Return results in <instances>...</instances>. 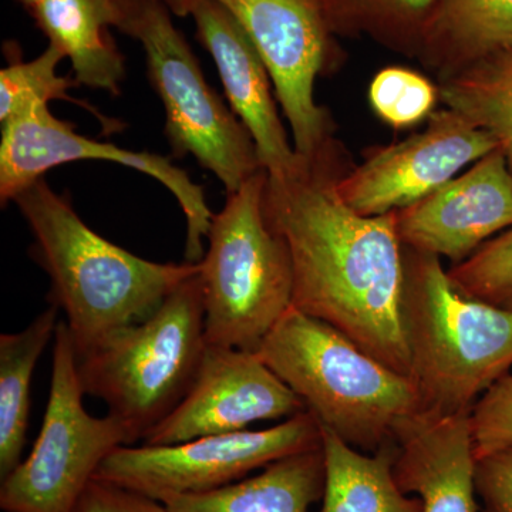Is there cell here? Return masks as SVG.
Instances as JSON below:
<instances>
[{
	"label": "cell",
	"instance_id": "cell-7",
	"mask_svg": "<svg viewBox=\"0 0 512 512\" xmlns=\"http://www.w3.org/2000/svg\"><path fill=\"white\" fill-rule=\"evenodd\" d=\"M114 28L143 46L148 79L163 103L165 136L175 157H194L221 181L227 195L264 170L251 134L208 86L164 0H116Z\"/></svg>",
	"mask_w": 512,
	"mask_h": 512
},
{
	"label": "cell",
	"instance_id": "cell-8",
	"mask_svg": "<svg viewBox=\"0 0 512 512\" xmlns=\"http://www.w3.org/2000/svg\"><path fill=\"white\" fill-rule=\"evenodd\" d=\"M84 396L72 336L60 320L42 429L29 457L2 478L3 512H73L104 460L117 448L131 446L123 424L110 414L92 416Z\"/></svg>",
	"mask_w": 512,
	"mask_h": 512
},
{
	"label": "cell",
	"instance_id": "cell-9",
	"mask_svg": "<svg viewBox=\"0 0 512 512\" xmlns=\"http://www.w3.org/2000/svg\"><path fill=\"white\" fill-rule=\"evenodd\" d=\"M322 447V429L309 410L264 430L211 434L170 446H121L96 477L163 501L242 480L281 458Z\"/></svg>",
	"mask_w": 512,
	"mask_h": 512
},
{
	"label": "cell",
	"instance_id": "cell-10",
	"mask_svg": "<svg viewBox=\"0 0 512 512\" xmlns=\"http://www.w3.org/2000/svg\"><path fill=\"white\" fill-rule=\"evenodd\" d=\"M238 20L272 77L291 124L293 148L311 158L332 143L333 123L315 99L320 74L338 66L339 47L320 0H217Z\"/></svg>",
	"mask_w": 512,
	"mask_h": 512
},
{
	"label": "cell",
	"instance_id": "cell-14",
	"mask_svg": "<svg viewBox=\"0 0 512 512\" xmlns=\"http://www.w3.org/2000/svg\"><path fill=\"white\" fill-rule=\"evenodd\" d=\"M404 248L466 261L498 232L512 228V173L500 148L423 200L396 211Z\"/></svg>",
	"mask_w": 512,
	"mask_h": 512
},
{
	"label": "cell",
	"instance_id": "cell-22",
	"mask_svg": "<svg viewBox=\"0 0 512 512\" xmlns=\"http://www.w3.org/2000/svg\"><path fill=\"white\" fill-rule=\"evenodd\" d=\"M333 35L369 37L417 59L439 0H320Z\"/></svg>",
	"mask_w": 512,
	"mask_h": 512
},
{
	"label": "cell",
	"instance_id": "cell-4",
	"mask_svg": "<svg viewBox=\"0 0 512 512\" xmlns=\"http://www.w3.org/2000/svg\"><path fill=\"white\" fill-rule=\"evenodd\" d=\"M256 353L323 427L363 453L392 443L397 421L421 410L409 376L293 306Z\"/></svg>",
	"mask_w": 512,
	"mask_h": 512
},
{
	"label": "cell",
	"instance_id": "cell-2",
	"mask_svg": "<svg viewBox=\"0 0 512 512\" xmlns=\"http://www.w3.org/2000/svg\"><path fill=\"white\" fill-rule=\"evenodd\" d=\"M33 235L30 255L50 279V305L64 313L77 357L143 322L200 264L153 262L94 232L45 178L13 200Z\"/></svg>",
	"mask_w": 512,
	"mask_h": 512
},
{
	"label": "cell",
	"instance_id": "cell-1",
	"mask_svg": "<svg viewBox=\"0 0 512 512\" xmlns=\"http://www.w3.org/2000/svg\"><path fill=\"white\" fill-rule=\"evenodd\" d=\"M302 158L291 177H268L264 197L266 221L291 255L292 306L410 377L396 212L367 217L342 200L336 183L348 164L338 141Z\"/></svg>",
	"mask_w": 512,
	"mask_h": 512
},
{
	"label": "cell",
	"instance_id": "cell-6",
	"mask_svg": "<svg viewBox=\"0 0 512 512\" xmlns=\"http://www.w3.org/2000/svg\"><path fill=\"white\" fill-rule=\"evenodd\" d=\"M266 180L252 175L212 218L200 262L208 345L256 352L292 306L291 255L266 221Z\"/></svg>",
	"mask_w": 512,
	"mask_h": 512
},
{
	"label": "cell",
	"instance_id": "cell-13",
	"mask_svg": "<svg viewBox=\"0 0 512 512\" xmlns=\"http://www.w3.org/2000/svg\"><path fill=\"white\" fill-rule=\"evenodd\" d=\"M303 410L305 403L258 353L207 345L190 392L141 443L170 446L234 433L256 421L286 420Z\"/></svg>",
	"mask_w": 512,
	"mask_h": 512
},
{
	"label": "cell",
	"instance_id": "cell-18",
	"mask_svg": "<svg viewBox=\"0 0 512 512\" xmlns=\"http://www.w3.org/2000/svg\"><path fill=\"white\" fill-rule=\"evenodd\" d=\"M30 15L70 60L79 84L119 96L126 63L110 32L116 0H43Z\"/></svg>",
	"mask_w": 512,
	"mask_h": 512
},
{
	"label": "cell",
	"instance_id": "cell-16",
	"mask_svg": "<svg viewBox=\"0 0 512 512\" xmlns=\"http://www.w3.org/2000/svg\"><path fill=\"white\" fill-rule=\"evenodd\" d=\"M393 440L396 483L419 495L423 512L478 511L471 413L417 410L397 421Z\"/></svg>",
	"mask_w": 512,
	"mask_h": 512
},
{
	"label": "cell",
	"instance_id": "cell-31",
	"mask_svg": "<svg viewBox=\"0 0 512 512\" xmlns=\"http://www.w3.org/2000/svg\"><path fill=\"white\" fill-rule=\"evenodd\" d=\"M16 2H19L20 5L23 6V8L28 9L30 13L32 12L33 9L36 8V6H39L40 3L43 2V0H16Z\"/></svg>",
	"mask_w": 512,
	"mask_h": 512
},
{
	"label": "cell",
	"instance_id": "cell-32",
	"mask_svg": "<svg viewBox=\"0 0 512 512\" xmlns=\"http://www.w3.org/2000/svg\"><path fill=\"white\" fill-rule=\"evenodd\" d=\"M503 306H505V308L511 309L512 311V295L507 299V301L503 303Z\"/></svg>",
	"mask_w": 512,
	"mask_h": 512
},
{
	"label": "cell",
	"instance_id": "cell-28",
	"mask_svg": "<svg viewBox=\"0 0 512 512\" xmlns=\"http://www.w3.org/2000/svg\"><path fill=\"white\" fill-rule=\"evenodd\" d=\"M474 481L483 512H512V444L478 457Z\"/></svg>",
	"mask_w": 512,
	"mask_h": 512
},
{
	"label": "cell",
	"instance_id": "cell-17",
	"mask_svg": "<svg viewBox=\"0 0 512 512\" xmlns=\"http://www.w3.org/2000/svg\"><path fill=\"white\" fill-rule=\"evenodd\" d=\"M322 447L281 458L254 477L204 491L171 495L168 512H308L325 493Z\"/></svg>",
	"mask_w": 512,
	"mask_h": 512
},
{
	"label": "cell",
	"instance_id": "cell-30",
	"mask_svg": "<svg viewBox=\"0 0 512 512\" xmlns=\"http://www.w3.org/2000/svg\"><path fill=\"white\" fill-rule=\"evenodd\" d=\"M164 2L168 9L171 10V13L180 16V18H187V16H192V13L198 8L202 0H164Z\"/></svg>",
	"mask_w": 512,
	"mask_h": 512
},
{
	"label": "cell",
	"instance_id": "cell-27",
	"mask_svg": "<svg viewBox=\"0 0 512 512\" xmlns=\"http://www.w3.org/2000/svg\"><path fill=\"white\" fill-rule=\"evenodd\" d=\"M476 457L512 444V375H505L478 399L471 410Z\"/></svg>",
	"mask_w": 512,
	"mask_h": 512
},
{
	"label": "cell",
	"instance_id": "cell-29",
	"mask_svg": "<svg viewBox=\"0 0 512 512\" xmlns=\"http://www.w3.org/2000/svg\"><path fill=\"white\" fill-rule=\"evenodd\" d=\"M73 512H168L161 501L110 481L93 478Z\"/></svg>",
	"mask_w": 512,
	"mask_h": 512
},
{
	"label": "cell",
	"instance_id": "cell-19",
	"mask_svg": "<svg viewBox=\"0 0 512 512\" xmlns=\"http://www.w3.org/2000/svg\"><path fill=\"white\" fill-rule=\"evenodd\" d=\"M512 50V0H439L419 56L440 82Z\"/></svg>",
	"mask_w": 512,
	"mask_h": 512
},
{
	"label": "cell",
	"instance_id": "cell-25",
	"mask_svg": "<svg viewBox=\"0 0 512 512\" xmlns=\"http://www.w3.org/2000/svg\"><path fill=\"white\" fill-rule=\"evenodd\" d=\"M369 100L384 123L407 128L429 119L440 94L439 87L423 74L394 66L376 74L370 84Z\"/></svg>",
	"mask_w": 512,
	"mask_h": 512
},
{
	"label": "cell",
	"instance_id": "cell-26",
	"mask_svg": "<svg viewBox=\"0 0 512 512\" xmlns=\"http://www.w3.org/2000/svg\"><path fill=\"white\" fill-rule=\"evenodd\" d=\"M448 276L467 296L503 305L512 295V228L485 242L466 261L453 265Z\"/></svg>",
	"mask_w": 512,
	"mask_h": 512
},
{
	"label": "cell",
	"instance_id": "cell-15",
	"mask_svg": "<svg viewBox=\"0 0 512 512\" xmlns=\"http://www.w3.org/2000/svg\"><path fill=\"white\" fill-rule=\"evenodd\" d=\"M192 18L197 39L220 73L229 107L254 140L261 167L268 177H291L301 167L302 157L289 143L276 109L271 74L254 43L217 0H202Z\"/></svg>",
	"mask_w": 512,
	"mask_h": 512
},
{
	"label": "cell",
	"instance_id": "cell-21",
	"mask_svg": "<svg viewBox=\"0 0 512 512\" xmlns=\"http://www.w3.org/2000/svg\"><path fill=\"white\" fill-rule=\"evenodd\" d=\"M59 308L50 305L25 329L0 335V478L22 461L28 436L33 373L59 326Z\"/></svg>",
	"mask_w": 512,
	"mask_h": 512
},
{
	"label": "cell",
	"instance_id": "cell-12",
	"mask_svg": "<svg viewBox=\"0 0 512 512\" xmlns=\"http://www.w3.org/2000/svg\"><path fill=\"white\" fill-rule=\"evenodd\" d=\"M495 148L490 133L444 107L420 133L370 151L362 164L340 175L336 190L360 215L390 214L439 190Z\"/></svg>",
	"mask_w": 512,
	"mask_h": 512
},
{
	"label": "cell",
	"instance_id": "cell-24",
	"mask_svg": "<svg viewBox=\"0 0 512 512\" xmlns=\"http://www.w3.org/2000/svg\"><path fill=\"white\" fill-rule=\"evenodd\" d=\"M66 59L59 47L49 43L45 52L23 62L16 57L0 72V123L18 116L20 111L36 104L49 106L50 101H69L89 110L109 131L119 130L117 121L107 119L96 107L70 96V89L80 86L74 77L59 76L57 66Z\"/></svg>",
	"mask_w": 512,
	"mask_h": 512
},
{
	"label": "cell",
	"instance_id": "cell-3",
	"mask_svg": "<svg viewBox=\"0 0 512 512\" xmlns=\"http://www.w3.org/2000/svg\"><path fill=\"white\" fill-rule=\"evenodd\" d=\"M403 249V328L421 410L471 413L511 369L512 311L458 291L439 256Z\"/></svg>",
	"mask_w": 512,
	"mask_h": 512
},
{
	"label": "cell",
	"instance_id": "cell-11",
	"mask_svg": "<svg viewBox=\"0 0 512 512\" xmlns=\"http://www.w3.org/2000/svg\"><path fill=\"white\" fill-rule=\"evenodd\" d=\"M82 160L126 165L167 187L187 221L184 261L200 264L205 254L204 239L215 215L205 201L201 185L175 167L170 158L126 150L76 133L72 123L57 119L45 104L28 107L2 124L0 202L8 205L20 191L45 177L47 171Z\"/></svg>",
	"mask_w": 512,
	"mask_h": 512
},
{
	"label": "cell",
	"instance_id": "cell-5",
	"mask_svg": "<svg viewBox=\"0 0 512 512\" xmlns=\"http://www.w3.org/2000/svg\"><path fill=\"white\" fill-rule=\"evenodd\" d=\"M200 271L174 289L150 318L77 357L84 393L97 397L128 431L131 446L174 412L207 349Z\"/></svg>",
	"mask_w": 512,
	"mask_h": 512
},
{
	"label": "cell",
	"instance_id": "cell-20",
	"mask_svg": "<svg viewBox=\"0 0 512 512\" xmlns=\"http://www.w3.org/2000/svg\"><path fill=\"white\" fill-rule=\"evenodd\" d=\"M322 429L326 484L320 512H423V501L400 490L394 478L396 443L366 454Z\"/></svg>",
	"mask_w": 512,
	"mask_h": 512
},
{
	"label": "cell",
	"instance_id": "cell-23",
	"mask_svg": "<svg viewBox=\"0 0 512 512\" xmlns=\"http://www.w3.org/2000/svg\"><path fill=\"white\" fill-rule=\"evenodd\" d=\"M439 94L444 107L497 140L512 173V50L443 80Z\"/></svg>",
	"mask_w": 512,
	"mask_h": 512
}]
</instances>
